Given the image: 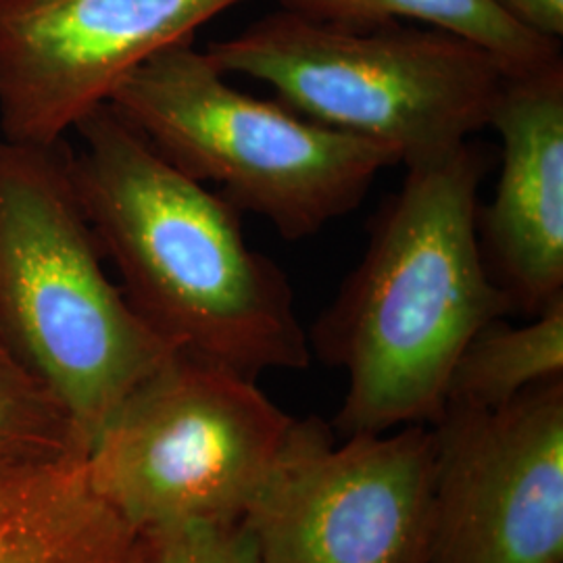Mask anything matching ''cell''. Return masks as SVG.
Wrapping results in <instances>:
<instances>
[{"mask_svg": "<svg viewBox=\"0 0 563 563\" xmlns=\"http://www.w3.org/2000/svg\"><path fill=\"white\" fill-rule=\"evenodd\" d=\"M69 178L125 299L174 351L244 378L311 362L280 265L251 249L241 211L165 162L107 102L76 125Z\"/></svg>", "mask_w": 563, "mask_h": 563, "instance_id": "1", "label": "cell"}, {"mask_svg": "<svg viewBox=\"0 0 563 563\" xmlns=\"http://www.w3.org/2000/svg\"><path fill=\"white\" fill-rule=\"evenodd\" d=\"M434 460L432 426L339 444L295 418L242 522L263 563H430Z\"/></svg>", "mask_w": 563, "mask_h": 563, "instance_id": "7", "label": "cell"}, {"mask_svg": "<svg viewBox=\"0 0 563 563\" xmlns=\"http://www.w3.org/2000/svg\"><path fill=\"white\" fill-rule=\"evenodd\" d=\"M0 453L84 455L59 405L0 342Z\"/></svg>", "mask_w": 563, "mask_h": 563, "instance_id": "14", "label": "cell"}, {"mask_svg": "<svg viewBox=\"0 0 563 563\" xmlns=\"http://www.w3.org/2000/svg\"><path fill=\"white\" fill-rule=\"evenodd\" d=\"M0 563H141V539L92 490L84 455L0 453Z\"/></svg>", "mask_w": 563, "mask_h": 563, "instance_id": "11", "label": "cell"}, {"mask_svg": "<svg viewBox=\"0 0 563 563\" xmlns=\"http://www.w3.org/2000/svg\"><path fill=\"white\" fill-rule=\"evenodd\" d=\"M244 0H0V136L57 146L134 69Z\"/></svg>", "mask_w": 563, "mask_h": 563, "instance_id": "9", "label": "cell"}, {"mask_svg": "<svg viewBox=\"0 0 563 563\" xmlns=\"http://www.w3.org/2000/svg\"><path fill=\"white\" fill-rule=\"evenodd\" d=\"M282 11L307 20L369 27L407 21L439 27L493 53L511 76L563 59L560 41H549L509 18L495 0H276Z\"/></svg>", "mask_w": 563, "mask_h": 563, "instance_id": "12", "label": "cell"}, {"mask_svg": "<svg viewBox=\"0 0 563 563\" xmlns=\"http://www.w3.org/2000/svg\"><path fill=\"white\" fill-rule=\"evenodd\" d=\"M141 563H263L242 520L192 522L139 534Z\"/></svg>", "mask_w": 563, "mask_h": 563, "instance_id": "15", "label": "cell"}, {"mask_svg": "<svg viewBox=\"0 0 563 563\" xmlns=\"http://www.w3.org/2000/svg\"><path fill=\"white\" fill-rule=\"evenodd\" d=\"M495 320L465 344L453 367L446 407L495 409L523 390L563 378V299L523 325Z\"/></svg>", "mask_w": 563, "mask_h": 563, "instance_id": "13", "label": "cell"}, {"mask_svg": "<svg viewBox=\"0 0 563 563\" xmlns=\"http://www.w3.org/2000/svg\"><path fill=\"white\" fill-rule=\"evenodd\" d=\"M484 174V155L470 142L407 169L369 223L362 262L313 323L311 353L346 374L332 423L342 439L434 426L465 344L516 313L478 241Z\"/></svg>", "mask_w": 563, "mask_h": 563, "instance_id": "2", "label": "cell"}, {"mask_svg": "<svg viewBox=\"0 0 563 563\" xmlns=\"http://www.w3.org/2000/svg\"><path fill=\"white\" fill-rule=\"evenodd\" d=\"M292 422L257 380L174 351L102 423L84 467L92 490L136 534L236 522Z\"/></svg>", "mask_w": 563, "mask_h": 563, "instance_id": "6", "label": "cell"}, {"mask_svg": "<svg viewBox=\"0 0 563 563\" xmlns=\"http://www.w3.org/2000/svg\"><path fill=\"white\" fill-rule=\"evenodd\" d=\"M504 144L495 197L478 205V241L516 313L563 299V59L509 76L490 123Z\"/></svg>", "mask_w": 563, "mask_h": 563, "instance_id": "10", "label": "cell"}, {"mask_svg": "<svg viewBox=\"0 0 563 563\" xmlns=\"http://www.w3.org/2000/svg\"><path fill=\"white\" fill-rule=\"evenodd\" d=\"M205 53L225 76L267 84L288 109L380 144L407 169L443 162L488 128L511 76L493 53L439 27H353L282 9Z\"/></svg>", "mask_w": 563, "mask_h": 563, "instance_id": "4", "label": "cell"}, {"mask_svg": "<svg viewBox=\"0 0 563 563\" xmlns=\"http://www.w3.org/2000/svg\"><path fill=\"white\" fill-rule=\"evenodd\" d=\"M509 18L549 41L562 42L563 0H495Z\"/></svg>", "mask_w": 563, "mask_h": 563, "instance_id": "16", "label": "cell"}, {"mask_svg": "<svg viewBox=\"0 0 563 563\" xmlns=\"http://www.w3.org/2000/svg\"><path fill=\"white\" fill-rule=\"evenodd\" d=\"M432 430L430 563H563V378Z\"/></svg>", "mask_w": 563, "mask_h": 563, "instance_id": "8", "label": "cell"}, {"mask_svg": "<svg viewBox=\"0 0 563 563\" xmlns=\"http://www.w3.org/2000/svg\"><path fill=\"white\" fill-rule=\"evenodd\" d=\"M109 104L165 162L257 213L284 241L311 239L362 205L378 174L399 165L380 144L234 88L192 41L134 69Z\"/></svg>", "mask_w": 563, "mask_h": 563, "instance_id": "5", "label": "cell"}, {"mask_svg": "<svg viewBox=\"0 0 563 563\" xmlns=\"http://www.w3.org/2000/svg\"><path fill=\"white\" fill-rule=\"evenodd\" d=\"M67 155L65 142L0 136V342L59 405L86 453L174 349L107 276Z\"/></svg>", "mask_w": 563, "mask_h": 563, "instance_id": "3", "label": "cell"}]
</instances>
